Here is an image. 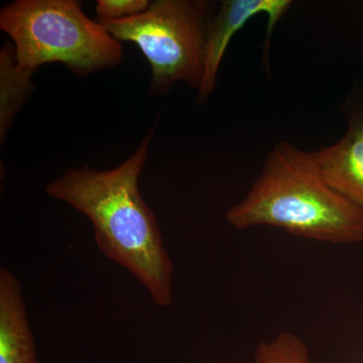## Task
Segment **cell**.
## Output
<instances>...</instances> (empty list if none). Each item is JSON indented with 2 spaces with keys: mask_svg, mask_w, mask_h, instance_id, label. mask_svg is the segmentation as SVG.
<instances>
[{
  "mask_svg": "<svg viewBox=\"0 0 363 363\" xmlns=\"http://www.w3.org/2000/svg\"><path fill=\"white\" fill-rule=\"evenodd\" d=\"M152 138L150 130L135 154L116 168L69 169L50 183L45 193L85 215L100 252L128 269L155 304L167 308L173 304L174 264L156 215L138 188Z\"/></svg>",
  "mask_w": 363,
  "mask_h": 363,
  "instance_id": "obj_1",
  "label": "cell"
},
{
  "mask_svg": "<svg viewBox=\"0 0 363 363\" xmlns=\"http://www.w3.org/2000/svg\"><path fill=\"white\" fill-rule=\"evenodd\" d=\"M236 229L272 226L307 240L363 242V211L329 187L310 152L279 143L247 195L227 211Z\"/></svg>",
  "mask_w": 363,
  "mask_h": 363,
  "instance_id": "obj_2",
  "label": "cell"
},
{
  "mask_svg": "<svg viewBox=\"0 0 363 363\" xmlns=\"http://www.w3.org/2000/svg\"><path fill=\"white\" fill-rule=\"evenodd\" d=\"M0 28L13 40L18 66L30 73L62 63L86 75L123 59L121 42L88 18L76 0H18L2 7Z\"/></svg>",
  "mask_w": 363,
  "mask_h": 363,
  "instance_id": "obj_3",
  "label": "cell"
},
{
  "mask_svg": "<svg viewBox=\"0 0 363 363\" xmlns=\"http://www.w3.org/2000/svg\"><path fill=\"white\" fill-rule=\"evenodd\" d=\"M210 7L202 0H157L133 18L101 23L114 39L140 48L152 69V92H167L179 81L198 90L204 72Z\"/></svg>",
  "mask_w": 363,
  "mask_h": 363,
  "instance_id": "obj_4",
  "label": "cell"
},
{
  "mask_svg": "<svg viewBox=\"0 0 363 363\" xmlns=\"http://www.w3.org/2000/svg\"><path fill=\"white\" fill-rule=\"evenodd\" d=\"M290 0H225L208 26L205 45L204 72L198 89V104H204L213 92L222 60L231 40L253 16H267V37L264 43V62L269 71V52L274 26L288 13Z\"/></svg>",
  "mask_w": 363,
  "mask_h": 363,
  "instance_id": "obj_5",
  "label": "cell"
},
{
  "mask_svg": "<svg viewBox=\"0 0 363 363\" xmlns=\"http://www.w3.org/2000/svg\"><path fill=\"white\" fill-rule=\"evenodd\" d=\"M310 155L329 187L363 211V111L338 143Z\"/></svg>",
  "mask_w": 363,
  "mask_h": 363,
  "instance_id": "obj_6",
  "label": "cell"
},
{
  "mask_svg": "<svg viewBox=\"0 0 363 363\" xmlns=\"http://www.w3.org/2000/svg\"><path fill=\"white\" fill-rule=\"evenodd\" d=\"M0 363H39L21 281L6 267L0 269Z\"/></svg>",
  "mask_w": 363,
  "mask_h": 363,
  "instance_id": "obj_7",
  "label": "cell"
},
{
  "mask_svg": "<svg viewBox=\"0 0 363 363\" xmlns=\"http://www.w3.org/2000/svg\"><path fill=\"white\" fill-rule=\"evenodd\" d=\"M33 73L16 64L13 45L6 44L0 52V140H6L13 119L33 89Z\"/></svg>",
  "mask_w": 363,
  "mask_h": 363,
  "instance_id": "obj_8",
  "label": "cell"
},
{
  "mask_svg": "<svg viewBox=\"0 0 363 363\" xmlns=\"http://www.w3.org/2000/svg\"><path fill=\"white\" fill-rule=\"evenodd\" d=\"M253 363H311L307 345L291 332H281L269 341L259 343Z\"/></svg>",
  "mask_w": 363,
  "mask_h": 363,
  "instance_id": "obj_9",
  "label": "cell"
},
{
  "mask_svg": "<svg viewBox=\"0 0 363 363\" xmlns=\"http://www.w3.org/2000/svg\"><path fill=\"white\" fill-rule=\"evenodd\" d=\"M147 0H98L95 11L100 23L133 18L149 9Z\"/></svg>",
  "mask_w": 363,
  "mask_h": 363,
  "instance_id": "obj_10",
  "label": "cell"
}]
</instances>
